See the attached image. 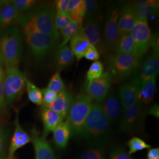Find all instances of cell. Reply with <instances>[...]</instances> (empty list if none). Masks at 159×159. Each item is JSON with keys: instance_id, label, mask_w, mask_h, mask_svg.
Masks as SVG:
<instances>
[{"instance_id": "obj_46", "label": "cell", "mask_w": 159, "mask_h": 159, "mask_svg": "<svg viewBox=\"0 0 159 159\" xmlns=\"http://www.w3.org/2000/svg\"><path fill=\"white\" fill-rule=\"evenodd\" d=\"M148 113L156 119L159 118V106L158 104H154L148 110Z\"/></svg>"}, {"instance_id": "obj_30", "label": "cell", "mask_w": 159, "mask_h": 159, "mask_svg": "<svg viewBox=\"0 0 159 159\" xmlns=\"http://www.w3.org/2000/svg\"><path fill=\"white\" fill-rule=\"evenodd\" d=\"M85 4V19L98 18L101 17L100 3L94 0H84Z\"/></svg>"}, {"instance_id": "obj_15", "label": "cell", "mask_w": 159, "mask_h": 159, "mask_svg": "<svg viewBox=\"0 0 159 159\" xmlns=\"http://www.w3.org/2000/svg\"><path fill=\"white\" fill-rule=\"evenodd\" d=\"M141 84L136 79L133 78L130 82L125 83L120 87L117 94L123 110L138 101V94Z\"/></svg>"}, {"instance_id": "obj_8", "label": "cell", "mask_w": 159, "mask_h": 159, "mask_svg": "<svg viewBox=\"0 0 159 159\" xmlns=\"http://www.w3.org/2000/svg\"><path fill=\"white\" fill-rule=\"evenodd\" d=\"M130 34L134 41L133 54L142 58L150 47L153 35L151 29L146 21L137 20Z\"/></svg>"}, {"instance_id": "obj_34", "label": "cell", "mask_w": 159, "mask_h": 159, "mask_svg": "<svg viewBox=\"0 0 159 159\" xmlns=\"http://www.w3.org/2000/svg\"><path fill=\"white\" fill-rule=\"evenodd\" d=\"M47 88L48 90L58 94L66 89L65 84L62 80L60 72L57 71L51 77Z\"/></svg>"}, {"instance_id": "obj_31", "label": "cell", "mask_w": 159, "mask_h": 159, "mask_svg": "<svg viewBox=\"0 0 159 159\" xmlns=\"http://www.w3.org/2000/svg\"><path fill=\"white\" fill-rule=\"evenodd\" d=\"M82 25V23H79L73 20H72L60 32L62 36L63 41L60 45L63 46L65 44H67L68 41H70L72 37L76 33L77 30Z\"/></svg>"}, {"instance_id": "obj_42", "label": "cell", "mask_w": 159, "mask_h": 159, "mask_svg": "<svg viewBox=\"0 0 159 159\" xmlns=\"http://www.w3.org/2000/svg\"><path fill=\"white\" fill-rule=\"evenodd\" d=\"M69 2H70V0H57L55 2L56 12L68 15V7Z\"/></svg>"}, {"instance_id": "obj_17", "label": "cell", "mask_w": 159, "mask_h": 159, "mask_svg": "<svg viewBox=\"0 0 159 159\" xmlns=\"http://www.w3.org/2000/svg\"><path fill=\"white\" fill-rule=\"evenodd\" d=\"M137 20V18L131 2L126 4L120 9L118 21L120 36L129 34Z\"/></svg>"}, {"instance_id": "obj_14", "label": "cell", "mask_w": 159, "mask_h": 159, "mask_svg": "<svg viewBox=\"0 0 159 159\" xmlns=\"http://www.w3.org/2000/svg\"><path fill=\"white\" fill-rule=\"evenodd\" d=\"M142 104L137 102L130 107L123 110L119 123V131L122 133H130L132 131L138 122L142 113Z\"/></svg>"}, {"instance_id": "obj_37", "label": "cell", "mask_w": 159, "mask_h": 159, "mask_svg": "<svg viewBox=\"0 0 159 159\" xmlns=\"http://www.w3.org/2000/svg\"><path fill=\"white\" fill-rule=\"evenodd\" d=\"M72 21L71 18L67 14L56 12L54 16V24L57 31L60 32L64 29L69 23Z\"/></svg>"}, {"instance_id": "obj_41", "label": "cell", "mask_w": 159, "mask_h": 159, "mask_svg": "<svg viewBox=\"0 0 159 159\" xmlns=\"http://www.w3.org/2000/svg\"><path fill=\"white\" fill-rule=\"evenodd\" d=\"M7 156V137L4 130L0 127V159H6Z\"/></svg>"}, {"instance_id": "obj_27", "label": "cell", "mask_w": 159, "mask_h": 159, "mask_svg": "<svg viewBox=\"0 0 159 159\" xmlns=\"http://www.w3.org/2000/svg\"><path fill=\"white\" fill-rule=\"evenodd\" d=\"M68 14L72 20L79 23H83L85 18L84 0H70Z\"/></svg>"}, {"instance_id": "obj_44", "label": "cell", "mask_w": 159, "mask_h": 159, "mask_svg": "<svg viewBox=\"0 0 159 159\" xmlns=\"http://www.w3.org/2000/svg\"><path fill=\"white\" fill-rule=\"evenodd\" d=\"M150 47H152L153 52L159 54V35L158 34H155L152 35Z\"/></svg>"}, {"instance_id": "obj_16", "label": "cell", "mask_w": 159, "mask_h": 159, "mask_svg": "<svg viewBox=\"0 0 159 159\" xmlns=\"http://www.w3.org/2000/svg\"><path fill=\"white\" fill-rule=\"evenodd\" d=\"M31 141V137L20 125L18 119V115L17 114L15 120V130L12 137L8 152L5 159H14V154L17 150L25 146Z\"/></svg>"}, {"instance_id": "obj_35", "label": "cell", "mask_w": 159, "mask_h": 159, "mask_svg": "<svg viewBox=\"0 0 159 159\" xmlns=\"http://www.w3.org/2000/svg\"><path fill=\"white\" fill-rule=\"evenodd\" d=\"M80 159H105V155L102 147L92 146L85 150Z\"/></svg>"}, {"instance_id": "obj_1", "label": "cell", "mask_w": 159, "mask_h": 159, "mask_svg": "<svg viewBox=\"0 0 159 159\" xmlns=\"http://www.w3.org/2000/svg\"><path fill=\"white\" fill-rule=\"evenodd\" d=\"M55 12L52 7L43 5L27 14H21L17 23L24 35L40 33L59 40L60 33L54 24Z\"/></svg>"}, {"instance_id": "obj_21", "label": "cell", "mask_w": 159, "mask_h": 159, "mask_svg": "<svg viewBox=\"0 0 159 159\" xmlns=\"http://www.w3.org/2000/svg\"><path fill=\"white\" fill-rule=\"evenodd\" d=\"M41 117L44 125L43 136L44 137H46L50 133L53 132L65 118L61 114L46 107L42 108Z\"/></svg>"}, {"instance_id": "obj_26", "label": "cell", "mask_w": 159, "mask_h": 159, "mask_svg": "<svg viewBox=\"0 0 159 159\" xmlns=\"http://www.w3.org/2000/svg\"><path fill=\"white\" fill-rule=\"evenodd\" d=\"M21 14L12 5L11 1L0 9V29H4L13 24Z\"/></svg>"}, {"instance_id": "obj_28", "label": "cell", "mask_w": 159, "mask_h": 159, "mask_svg": "<svg viewBox=\"0 0 159 159\" xmlns=\"http://www.w3.org/2000/svg\"><path fill=\"white\" fill-rule=\"evenodd\" d=\"M134 41L130 34L122 35L116 46V54H133L134 51Z\"/></svg>"}, {"instance_id": "obj_19", "label": "cell", "mask_w": 159, "mask_h": 159, "mask_svg": "<svg viewBox=\"0 0 159 159\" xmlns=\"http://www.w3.org/2000/svg\"><path fill=\"white\" fill-rule=\"evenodd\" d=\"M131 4L137 20L147 21L148 18L157 13L159 10V1L141 0L134 1Z\"/></svg>"}, {"instance_id": "obj_18", "label": "cell", "mask_w": 159, "mask_h": 159, "mask_svg": "<svg viewBox=\"0 0 159 159\" xmlns=\"http://www.w3.org/2000/svg\"><path fill=\"white\" fill-rule=\"evenodd\" d=\"M31 138L34 146L35 159H57L46 137L39 136L34 130Z\"/></svg>"}, {"instance_id": "obj_10", "label": "cell", "mask_w": 159, "mask_h": 159, "mask_svg": "<svg viewBox=\"0 0 159 159\" xmlns=\"http://www.w3.org/2000/svg\"><path fill=\"white\" fill-rule=\"evenodd\" d=\"M112 76L107 71L96 79L86 82L84 94L91 101L102 102L110 92Z\"/></svg>"}, {"instance_id": "obj_25", "label": "cell", "mask_w": 159, "mask_h": 159, "mask_svg": "<svg viewBox=\"0 0 159 159\" xmlns=\"http://www.w3.org/2000/svg\"><path fill=\"white\" fill-rule=\"evenodd\" d=\"M71 135V130L67 122L63 121L53 131L54 142L57 148L64 149L68 145Z\"/></svg>"}, {"instance_id": "obj_38", "label": "cell", "mask_w": 159, "mask_h": 159, "mask_svg": "<svg viewBox=\"0 0 159 159\" xmlns=\"http://www.w3.org/2000/svg\"><path fill=\"white\" fill-rule=\"evenodd\" d=\"M43 94V107H47L54 102L58 97V94L45 88L41 90Z\"/></svg>"}, {"instance_id": "obj_3", "label": "cell", "mask_w": 159, "mask_h": 159, "mask_svg": "<svg viewBox=\"0 0 159 159\" xmlns=\"http://www.w3.org/2000/svg\"><path fill=\"white\" fill-rule=\"evenodd\" d=\"M22 54V39L18 30L11 27L0 36V57L7 67L18 66Z\"/></svg>"}, {"instance_id": "obj_6", "label": "cell", "mask_w": 159, "mask_h": 159, "mask_svg": "<svg viewBox=\"0 0 159 159\" xmlns=\"http://www.w3.org/2000/svg\"><path fill=\"white\" fill-rule=\"evenodd\" d=\"M141 58L133 54H116L108 57L109 73L112 78H128L134 73L140 64Z\"/></svg>"}, {"instance_id": "obj_5", "label": "cell", "mask_w": 159, "mask_h": 159, "mask_svg": "<svg viewBox=\"0 0 159 159\" xmlns=\"http://www.w3.org/2000/svg\"><path fill=\"white\" fill-rule=\"evenodd\" d=\"M27 78L18 66L7 67L4 81L6 103L11 104L18 99L26 87Z\"/></svg>"}, {"instance_id": "obj_7", "label": "cell", "mask_w": 159, "mask_h": 159, "mask_svg": "<svg viewBox=\"0 0 159 159\" xmlns=\"http://www.w3.org/2000/svg\"><path fill=\"white\" fill-rule=\"evenodd\" d=\"M120 14V8L115 6L111 7L107 12L102 30L103 54H108L115 51L120 37L118 24Z\"/></svg>"}, {"instance_id": "obj_29", "label": "cell", "mask_w": 159, "mask_h": 159, "mask_svg": "<svg viewBox=\"0 0 159 159\" xmlns=\"http://www.w3.org/2000/svg\"><path fill=\"white\" fill-rule=\"evenodd\" d=\"M25 88L29 100L36 105H42L43 100L41 90L28 79L26 80Z\"/></svg>"}, {"instance_id": "obj_22", "label": "cell", "mask_w": 159, "mask_h": 159, "mask_svg": "<svg viewBox=\"0 0 159 159\" xmlns=\"http://www.w3.org/2000/svg\"><path fill=\"white\" fill-rule=\"evenodd\" d=\"M73 99V98L71 93L65 89L58 93L56 100L54 102L46 107L50 108L66 117Z\"/></svg>"}, {"instance_id": "obj_13", "label": "cell", "mask_w": 159, "mask_h": 159, "mask_svg": "<svg viewBox=\"0 0 159 159\" xmlns=\"http://www.w3.org/2000/svg\"><path fill=\"white\" fill-rule=\"evenodd\" d=\"M100 103L104 113L111 124L117 122L121 118L123 109L117 93L109 92Z\"/></svg>"}, {"instance_id": "obj_9", "label": "cell", "mask_w": 159, "mask_h": 159, "mask_svg": "<svg viewBox=\"0 0 159 159\" xmlns=\"http://www.w3.org/2000/svg\"><path fill=\"white\" fill-rule=\"evenodd\" d=\"M25 37L30 51L37 61L47 57L58 42L50 35L40 33L25 35Z\"/></svg>"}, {"instance_id": "obj_2", "label": "cell", "mask_w": 159, "mask_h": 159, "mask_svg": "<svg viewBox=\"0 0 159 159\" xmlns=\"http://www.w3.org/2000/svg\"><path fill=\"white\" fill-rule=\"evenodd\" d=\"M111 125L100 102H93L85 120L80 136L92 146L102 147L108 142L111 133Z\"/></svg>"}, {"instance_id": "obj_24", "label": "cell", "mask_w": 159, "mask_h": 159, "mask_svg": "<svg viewBox=\"0 0 159 159\" xmlns=\"http://www.w3.org/2000/svg\"><path fill=\"white\" fill-rule=\"evenodd\" d=\"M156 93V76L143 82L138 94V102L143 105L148 104L153 100Z\"/></svg>"}, {"instance_id": "obj_47", "label": "cell", "mask_w": 159, "mask_h": 159, "mask_svg": "<svg viewBox=\"0 0 159 159\" xmlns=\"http://www.w3.org/2000/svg\"><path fill=\"white\" fill-rule=\"evenodd\" d=\"M4 64L0 57V79L2 78L4 74H5V70L4 69Z\"/></svg>"}, {"instance_id": "obj_20", "label": "cell", "mask_w": 159, "mask_h": 159, "mask_svg": "<svg viewBox=\"0 0 159 159\" xmlns=\"http://www.w3.org/2000/svg\"><path fill=\"white\" fill-rule=\"evenodd\" d=\"M90 45L84 35L82 25L70 40V48L78 61L84 57Z\"/></svg>"}, {"instance_id": "obj_36", "label": "cell", "mask_w": 159, "mask_h": 159, "mask_svg": "<svg viewBox=\"0 0 159 159\" xmlns=\"http://www.w3.org/2000/svg\"><path fill=\"white\" fill-rule=\"evenodd\" d=\"M11 2L20 14L31 10L37 4V1L35 0H14Z\"/></svg>"}, {"instance_id": "obj_43", "label": "cell", "mask_w": 159, "mask_h": 159, "mask_svg": "<svg viewBox=\"0 0 159 159\" xmlns=\"http://www.w3.org/2000/svg\"><path fill=\"white\" fill-rule=\"evenodd\" d=\"M5 74L0 79V110L4 108L6 106V100L4 91V81Z\"/></svg>"}, {"instance_id": "obj_48", "label": "cell", "mask_w": 159, "mask_h": 159, "mask_svg": "<svg viewBox=\"0 0 159 159\" xmlns=\"http://www.w3.org/2000/svg\"><path fill=\"white\" fill-rule=\"evenodd\" d=\"M8 2V1H6V0H0V9L4 6Z\"/></svg>"}, {"instance_id": "obj_39", "label": "cell", "mask_w": 159, "mask_h": 159, "mask_svg": "<svg viewBox=\"0 0 159 159\" xmlns=\"http://www.w3.org/2000/svg\"><path fill=\"white\" fill-rule=\"evenodd\" d=\"M110 159H134L125 151L124 148L117 147L111 151Z\"/></svg>"}, {"instance_id": "obj_40", "label": "cell", "mask_w": 159, "mask_h": 159, "mask_svg": "<svg viewBox=\"0 0 159 159\" xmlns=\"http://www.w3.org/2000/svg\"><path fill=\"white\" fill-rule=\"evenodd\" d=\"M84 57L89 61H96L100 59V56L99 51L97 50L96 48L94 46L90 45L85 52Z\"/></svg>"}, {"instance_id": "obj_23", "label": "cell", "mask_w": 159, "mask_h": 159, "mask_svg": "<svg viewBox=\"0 0 159 159\" xmlns=\"http://www.w3.org/2000/svg\"><path fill=\"white\" fill-rule=\"evenodd\" d=\"M74 60V54L68 44L59 45L55 60V64L58 72L69 67L73 63Z\"/></svg>"}, {"instance_id": "obj_4", "label": "cell", "mask_w": 159, "mask_h": 159, "mask_svg": "<svg viewBox=\"0 0 159 159\" xmlns=\"http://www.w3.org/2000/svg\"><path fill=\"white\" fill-rule=\"evenodd\" d=\"M93 102L84 93L73 98L67 114V122L70 126L72 135L80 136L85 120L89 113Z\"/></svg>"}, {"instance_id": "obj_45", "label": "cell", "mask_w": 159, "mask_h": 159, "mask_svg": "<svg viewBox=\"0 0 159 159\" xmlns=\"http://www.w3.org/2000/svg\"><path fill=\"white\" fill-rule=\"evenodd\" d=\"M147 159H159V148H150L148 150Z\"/></svg>"}, {"instance_id": "obj_12", "label": "cell", "mask_w": 159, "mask_h": 159, "mask_svg": "<svg viewBox=\"0 0 159 159\" xmlns=\"http://www.w3.org/2000/svg\"><path fill=\"white\" fill-rule=\"evenodd\" d=\"M159 54L152 52L142 64L136 69L134 72L133 78L136 79L140 84L151 79L153 76H156L159 72Z\"/></svg>"}, {"instance_id": "obj_33", "label": "cell", "mask_w": 159, "mask_h": 159, "mask_svg": "<svg viewBox=\"0 0 159 159\" xmlns=\"http://www.w3.org/2000/svg\"><path fill=\"white\" fill-rule=\"evenodd\" d=\"M104 71V66L101 61H96L91 64L86 74V82L100 77Z\"/></svg>"}, {"instance_id": "obj_32", "label": "cell", "mask_w": 159, "mask_h": 159, "mask_svg": "<svg viewBox=\"0 0 159 159\" xmlns=\"http://www.w3.org/2000/svg\"><path fill=\"white\" fill-rule=\"evenodd\" d=\"M127 146L129 148L128 154L130 156L137 152L142 151L145 149L148 150L152 148V146L150 144H148L143 139L137 137H133L130 139L127 142Z\"/></svg>"}, {"instance_id": "obj_11", "label": "cell", "mask_w": 159, "mask_h": 159, "mask_svg": "<svg viewBox=\"0 0 159 159\" xmlns=\"http://www.w3.org/2000/svg\"><path fill=\"white\" fill-rule=\"evenodd\" d=\"M102 20L101 18L85 19L83 25V33L90 44L94 46L99 52L103 54Z\"/></svg>"}]
</instances>
